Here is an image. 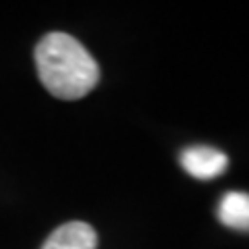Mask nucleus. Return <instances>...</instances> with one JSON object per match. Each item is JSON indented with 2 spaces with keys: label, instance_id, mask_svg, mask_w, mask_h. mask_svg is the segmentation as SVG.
<instances>
[{
  "label": "nucleus",
  "instance_id": "f257e3e1",
  "mask_svg": "<svg viewBox=\"0 0 249 249\" xmlns=\"http://www.w3.org/2000/svg\"><path fill=\"white\" fill-rule=\"evenodd\" d=\"M36 67L44 88L60 100H79L100 81V67L91 54L81 42L60 31L37 42Z\"/></svg>",
  "mask_w": 249,
  "mask_h": 249
},
{
  "label": "nucleus",
  "instance_id": "f03ea898",
  "mask_svg": "<svg viewBox=\"0 0 249 249\" xmlns=\"http://www.w3.org/2000/svg\"><path fill=\"white\" fill-rule=\"evenodd\" d=\"M181 166L196 178H214L229 166V158L210 145H191L181 154Z\"/></svg>",
  "mask_w": 249,
  "mask_h": 249
},
{
  "label": "nucleus",
  "instance_id": "7ed1b4c3",
  "mask_svg": "<svg viewBox=\"0 0 249 249\" xmlns=\"http://www.w3.org/2000/svg\"><path fill=\"white\" fill-rule=\"evenodd\" d=\"M98 237L88 222H65L46 239L42 249H96Z\"/></svg>",
  "mask_w": 249,
  "mask_h": 249
},
{
  "label": "nucleus",
  "instance_id": "20e7f679",
  "mask_svg": "<svg viewBox=\"0 0 249 249\" xmlns=\"http://www.w3.org/2000/svg\"><path fill=\"white\" fill-rule=\"evenodd\" d=\"M218 218L224 227L249 232V193L245 191H229L220 199Z\"/></svg>",
  "mask_w": 249,
  "mask_h": 249
}]
</instances>
